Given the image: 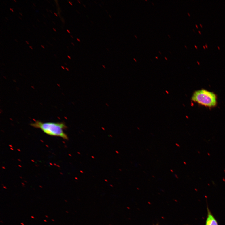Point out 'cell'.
<instances>
[{
    "label": "cell",
    "instance_id": "d6a6232c",
    "mask_svg": "<svg viewBox=\"0 0 225 225\" xmlns=\"http://www.w3.org/2000/svg\"><path fill=\"white\" fill-rule=\"evenodd\" d=\"M43 22V23H44V24H45L46 25V23H45V22Z\"/></svg>",
    "mask_w": 225,
    "mask_h": 225
},
{
    "label": "cell",
    "instance_id": "b9f144b4",
    "mask_svg": "<svg viewBox=\"0 0 225 225\" xmlns=\"http://www.w3.org/2000/svg\"><path fill=\"white\" fill-rule=\"evenodd\" d=\"M72 45H73V46H74V45L73 43H72Z\"/></svg>",
    "mask_w": 225,
    "mask_h": 225
},
{
    "label": "cell",
    "instance_id": "8fae6325",
    "mask_svg": "<svg viewBox=\"0 0 225 225\" xmlns=\"http://www.w3.org/2000/svg\"><path fill=\"white\" fill-rule=\"evenodd\" d=\"M205 46H206V48H208V46H207V45H206V44Z\"/></svg>",
    "mask_w": 225,
    "mask_h": 225
},
{
    "label": "cell",
    "instance_id": "9a60e30c",
    "mask_svg": "<svg viewBox=\"0 0 225 225\" xmlns=\"http://www.w3.org/2000/svg\"><path fill=\"white\" fill-rule=\"evenodd\" d=\"M67 31L69 32V33H70V31L68 30V29H67Z\"/></svg>",
    "mask_w": 225,
    "mask_h": 225
},
{
    "label": "cell",
    "instance_id": "ab89813d",
    "mask_svg": "<svg viewBox=\"0 0 225 225\" xmlns=\"http://www.w3.org/2000/svg\"><path fill=\"white\" fill-rule=\"evenodd\" d=\"M37 20L39 21V22H40V21L38 19H37Z\"/></svg>",
    "mask_w": 225,
    "mask_h": 225
},
{
    "label": "cell",
    "instance_id": "f546056e",
    "mask_svg": "<svg viewBox=\"0 0 225 225\" xmlns=\"http://www.w3.org/2000/svg\"><path fill=\"white\" fill-rule=\"evenodd\" d=\"M196 27H197V28H198V26L196 24Z\"/></svg>",
    "mask_w": 225,
    "mask_h": 225
},
{
    "label": "cell",
    "instance_id": "d590c367",
    "mask_svg": "<svg viewBox=\"0 0 225 225\" xmlns=\"http://www.w3.org/2000/svg\"><path fill=\"white\" fill-rule=\"evenodd\" d=\"M159 52V53H160V54H161V52H160V51H159V52Z\"/></svg>",
    "mask_w": 225,
    "mask_h": 225
},
{
    "label": "cell",
    "instance_id": "1f68e13d",
    "mask_svg": "<svg viewBox=\"0 0 225 225\" xmlns=\"http://www.w3.org/2000/svg\"><path fill=\"white\" fill-rule=\"evenodd\" d=\"M33 5H34L35 6V4H34V3H33Z\"/></svg>",
    "mask_w": 225,
    "mask_h": 225
},
{
    "label": "cell",
    "instance_id": "e575fe53",
    "mask_svg": "<svg viewBox=\"0 0 225 225\" xmlns=\"http://www.w3.org/2000/svg\"><path fill=\"white\" fill-rule=\"evenodd\" d=\"M134 60H135V61L136 62V60L135 59V58H134Z\"/></svg>",
    "mask_w": 225,
    "mask_h": 225
},
{
    "label": "cell",
    "instance_id": "52a82bcc",
    "mask_svg": "<svg viewBox=\"0 0 225 225\" xmlns=\"http://www.w3.org/2000/svg\"><path fill=\"white\" fill-rule=\"evenodd\" d=\"M41 46L43 48H45V47H44L43 45H41Z\"/></svg>",
    "mask_w": 225,
    "mask_h": 225
},
{
    "label": "cell",
    "instance_id": "d6986e66",
    "mask_svg": "<svg viewBox=\"0 0 225 225\" xmlns=\"http://www.w3.org/2000/svg\"><path fill=\"white\" fill-rule=\"evenodd\" d=\"M54 56H55V57H56V58H57V56H56V54H54Z\"/></svg>",
    "mask_w": 225,
    "mask_h": 225
},
{
    "label": "cell",
    "instance_id": "f1b7e54d",
    "mask_svg": "<svg viewBox=\"0 0 225 225\" xmlns=\"http://www.w3.org/2000/svg\"><path fill=\"white\" fill-rule=\"evenodd\" d=\"M184 46H185V47H186V49H187V47L186 46H185V45Z\"/></svg>",
    "mask_w": 225,
    "mask_h": 225
},
{
    "label": "cell",
    "instance_id": "836d02e7",
    "mask_svg": "<svg viewBox=\"0 0 225 225\" xmlns=\"http://www.w3.org/2000/svg\"><path fill=\"white\" fill-rule=\"evenodd\" d=\"M200 25H201V27H202V25H201V24H200Z\"/></svg>",
    "mask_w": 225,
    "mask_h": 225
},
{
    "label": "cell",
    "instance_id": "f6af8a7d",
    "mask_svg": "<svg viewBox=\"0 0 225 225\" xmlns=\"http://www.w3.org/2000/svg\"><path fill=\"white\" fill-rule=\"evenodd\" d=\"M71 36L72 37V38H73V37L71 35Z\"/></svg>",
    "mask_w": 225,
    "mask_h": 225
},
{
    "label": "cell",
    "instance_id": "7dc6e473",
    "mask_svg": "<svg viewBox=\"0 0 225 225\" xmlns=\"http://www.w3.org/2000/svg\"><path fill=\"white\" fill-rule=\"evenodd\" d=\"M152 4H153V5H154V3H153V2H152Z\"/></svg>",
    "mask_w": 225,
    "mask_h": 225
},
{
    "label": "cell",
    "instance_id": "f35d334b",
    "mask_svg": "<svg viewBox=\"0 0 225 225\" xmlns=\"http://www.w3.org/2000/svg\"><path fill=\"white\" fill-rule=\"evenodd\" d=\"M49 11H50V12H51V13H52V12L50 10H49Z\"/></svg>",
    "mask_w": 225,
    "mask_h": 225
},
{
    "label": "cell",
    "instance_id": "e0dca14e",
    "mask_svg": "<svg viewBox=\"0 0 225 225\" xmlns=\"http://www.w3.org/2000/svg\"><path fill=\"white\" fill-rule=\"evenodd\" d=\"M46 10H47V12H49L48 10V9H46Z\"/></svg>",
    "mask_w": 225,
    "mask_h": 225
},
{
    "label": "cell",
    "instance_id": "74e56055",
    "mask_svg": "<svg viewBox=\"0 0 225 225\" xmlns=\"http://www.w3.org/2000/svg\"><path fill=\"white\" fill-rule=\"evenodd\" d=\"M52 22H53V23H54V24H55V23L54 22V21H52Z\"/></svg>",
    "mask_w": 225,
    "mask_h": 225
},
{
    "label": "cell",
    "instance_id": "d4e9b609",
    "mask_svg": "<svg viewBox=\"0 0 225 225\" xmlns=\"http://www.w3.org/2000/svg\"><path fill=\"white\" fill-rule=\"evenodd\" d=\"M217 47L219 49V50L220 49V48L219 46H218Z\"/></svg>",
    "mask_w": 225,
    "mask_h": 225
},
{
    "label": "cell",
    "instance_id": "bcb514c9",
    "mask_svg": "<svg viewBox=\"0 0 225 225\" xmlns=\"http://www.w3.org/2000/svg\"><path fill=\"white\" fill-rule=\"evenodd\" d=\"M18 9H20V10H21V9H20V8H19V7H18Z\"/></svg>",
    "mask_w": 225,
    "mask_h": 225
},
{
    "label": "cell",
    "instance_id": "4dcf8cb0",
    "mask_svg": "<svg viewBox=\"0 0 225 225\" xmlns=\"http://www.w3.org/2000/svg\"><path fill=\"white\" fill-rule=\"evenodd\" d=\"M18 17H19L21 20H22V18H21V17L20 16H18Z\"/></svg>",
    "mask_w": 225,
    "mask_h": 225
},
{
    "label": "cell",
    "instance_id": "ba28073f",
    "mask_svg": "<svg viewBox=\"0 0 225 225\" xmlns=\"http://www.w3.org/2000/svg\"><path fill=\"white\" fill-rule=\"evenodd\" d=\"M77 40H78V41L79 42H80V39H78V38H77Z\"/></svg>",
    "mask_w": 225,
    "mask_h": 225
},
{
    "label": "cell",
    "instance_id": "4316f807",
    "mask_svg": "<svg viewBox=\"0 0 225 225\" xmlns=\"http://www.w3.org/2000/svg\"><path fill=\"white\" fill-rule=\"evenodd\" d=\"M168 36L169 37V38H171V36H169V35H168Z\"/></svg>",
    "mask_w": 225,
    "mask_h": 225
},
{
    "label": "cell",
    "instance_id": "8992f818",
    "mask_svg": "<svg viewBox=\"0 0 225 225\" xmlns=\"http://www.w3.org/2000/svg\"><path fill=\"white\" fill-rule=\"evenodd\" d=\"M10 10H12V12H13V9H12V8H10Z\"/></svg>",
    "mask_w": 225,
    "mask_h": 225
},
{
    "label": "cell",
    "instance_id": "44dd1931",
    "mask_svg": "<svg viewBox=\"0 0 225 225\" xmlns=\"http://www.w3.org/2000/svg\"><path fill=\"white\" fill-rule=\"evenodd\" d=\"M198 32H199V33H200V34H201V31H198Z\"/></svg>",
    "mask_w": 225,
    "mask_h": 225
},
{
    "label": "cell",
    "instance_id": "60d3db41",
    "mask_svg": "<svg viewBox=\"0 0 225 225\" xmlns=\"http://www.w3.org/2000/svg\"><path fill=\"white\" fill-rule=\"evenodd\" d=\"M33 27H34L35 28V27L34 26V25H33Z\"/></svg>",
    "mask_w": 225,
    "mask_h": 225
},
{
    "label": "cell",
    "instance_id": "7bdbcfd3",
    "mask_svg": "<svg viewBox=\"0 0 225 225\" xmlns=\"http://www.w3.org/2000/svg\"><path fill=\"white\" fill-rule=\"evenodd\" d=\"M33 8L34 9V10H35V8H34V7L33 6H32Z\"/></svg>",
    "mask_w": 225,
    "mask_h": 225
},
{
    "label": "cell",
    "instance_id": "603a6c76",
    "mask_svg": "<svg viewBox=\"0 0 225 225\" xmlns=\"http://www.w3.org/2000/svg\"><path fill=\"white\" fill-rule=\"evenodd\" d=\"M203 47H204V49H205V47L204 46H203Z\"/></svg>",
    "mask_w": 225,
    "mask_h": 225
},
{
    "label": "cell",
    "instance_id": "30bf717a",
    "mask_svg": "<svg viewBox=\"0 0 225 225\" xmlns=\"http://www.w3.org/2000/svg\"><path fill=\"white\" fill-rule=\"evenodd\" d=\"M53 29H54V31H56V29H55L54 28H53Z\"/></svg>",
    "mask_w": 225,
    "mask_h": 225
},
{
    "label": "cell",
    "instance_id": "ee69618b",
    "mask_svg": "<svg viewBox=\"0 0 225 225\" xmlns=\"http://www.w3.org/2000/svg\"><path fill=\"white\" fill-rule=\"evenodd\" d=\"M13 1H14L15 2H16V0H13Z\"/></svg>",
    "mask_w": 225,
    "mask_h": 225
},
{
    "label": "cell",
    "instance_id": "6da1fadb",
    "mask_svg": "<svg viewBox=\"0 0 225 225\" xmlns=\"http://www.w3.org/2000/svg\"><path fill=\"white\" fill-rule=\"evenodd\" d=\"M33 127L40 129L46 134L51 136L60 137L68 140L69 138L64 130L67 128L63 122H43L40 121H36L31 124Z\"/></svg>",
    "mask_w": 225,
    "mask_h": 225
},
{
    "label": "cell",
    "instance_id": "484cf974",
    "mask_svg": "<svg viewBox=\"0 0 225 225\" xmlns=\"http://www.w3.org/2000/svg\"><path fill=\"white\" fill-rule=\"evenodd\" d=\"M5 18H6V19L7 20H8V18H7V17H5Z\"/></svg>",
    "mask_w": 225,
    "mask_h": 225
},
{
    "label": "cell",
    "instance_id": "5b68a950",
    "mask_svg": "<svg viewBox=\"0 0 225 225\" xmlns=\"http://www.w3.org/2000/svg\"><path fill=\"white\" fill-rule=\"evenodd\" d=\"M194 46L196 49H198L196 45H194Z\"/></svg>",
    "mask_w": 225,
    "mask_h": 225
},
{
    "label": "cell",
    "instance_id": "cb8c5ba5",
    "mask_svg": "<svg viewBox=\"0 0 225 225\" xmlns=\"http://www.w3.org/2000/svg\"><path fill=\"white\" fill-rule=\"evenodd\" d=\"M25 42H26V43H27V44H29V43H28V41H25Z\"/></svg>",
    "mask_w": 225,
    "mask_h": 225
},
{
    "label": "cell",
    "instance_id": "7402d4cb",
    "mask_svg": "<svg viewBox=\"0 0 225 225\" xmlns=\"http://www.w3.org/2000/svg\"><path fill=\"white\" fill-rule=\"evenodd\" d=\"M19 14L21 15V16H23L22 15V14L20 12H19Z\"/></svg>",
    "mask_w": 225,
    "mask_h": 225
},
{
    "label": "cell",
    "instance_id": "681fc988",
    "mask_svg": "<svg viewBox=\"0 0 225 225\" xmlns=\"http://www.w3.org/2000/svg\"><path fill=\"white\" fill-rule=\"evenodd\" d=\"M53 39H54L55 40H56V39H55L54 38H53Z\"/></svg>",
    "mask_w": 225,
    "mask_h": 225
},
{
    "label": "cell",
    "instance_id": "3957f363",
    "mask_svg": "<svg viewBox=\"0 0 225 225\" xmlns=\"http://www.w3.org/2000/svg\"><path fill=\"white\" fill-rule=\"evenodd\" d=\"M207 215L205 225H218L215 217L212 215L208 206H207Z\"/></svg>",
    "mask_w": 225,
    "mask_h": 225
},
{
    "label": "cell",
    "instance_id": "f907efd6",
    "mask_svg": "<svg viewBox=\"0 0 225 225\" xmlns=\"http://www.w3.org/2000/svg\"><path fill=\"white\" fill-rule=\"evenodd\" d=\"M48 1V2H49V3H50V2L49 1Z\"/></svg>",
    "mask_w": 225,
    "mask_h": 225
},
{
    "label": "cell",
    "instance_id": "9c48e42d",
    "mask_svg": "<svg viewBox=\"0 0 225 225\" xmlns=\"http://www.w3.org/2000/svg\"><path fill=\"white\" fill-rule=\"evenodd\" d=\"M54 14L55 15V16H58L57 15V14L56 13H54Z\"/></svg>",
    "mask_w": 225,
    "mask_h": 225
},
{
    "label": "cell",
    "instance_id": "4fadbf2b",
    "mask_svg": "<svg viewBox=\"0 0 225 225\" xmlns=\"http://www.w3.org/2000/svg\"><path fill=\"white\" fill-rule=\"evenodd\" d=\"M187 14H188V15H189V16H190V14H189V13H187Z\"/></svg>",
    "mask_w": 225,
    "mask_h": 225
},
{
    "label": "cell",
    "instance_id": "5bb4252c",
    "mask_svg": "<svg viewBox=\"0 0 225 225\" xmlns=\"http://www.w3.org/2000/svg\"><path fill=\"white\" fill-rule=\"evenodd\" d=\"M165 59L166 60H167V59L166 58V57H165Z\"/></svg>",
    "mask_w": 225,
    "mask_h": 225
},
{
    "label": "cell",
    "instance_id": "277c9868",
    "mask_svg": "<svg viewBox=\"0 0 225 225\" xmlns=\"http://www.w3.org/2000/svg\"><path fill=\"white\" fill-rule=\"evenodd\" d=\"M29 47L30 48H31V49H33V48L32 47L30 46H29Z\"/></svg>",
    "mask_w": 225,
    "mask_h": 225
},
{
    "label": "cell",
    "instance_id": "83f0119b",
    "mask_svg": "<svg viewBox=\"0 0 225 225\" xmlns=\"http://www.w3.org/2000/svg\"><path fill=\"white\" fill-rule=\"evenodd\" d=\"M43 16H44V17H46V16H45V15H44V14H43Z\"/></svg>",
    "mask_w": 225,
    "mask_h": 225
},
{
    "label": "cell",
    "instance_id": "7c38bea8",
    "mask_svg": "<svg viewBox=\"0 0 225 225\" xmlns=\"http://www.w3.org/2000/svg\"><path fill=\"white\" fill-rule=\"evenodd\" d=\"M69 3L70 4H71V5H72V4L71 2H69Z\"/></svg>",
    "mask_w": 225,
    "mask_h": 225
},
{
    "label": "cell",
    "instance_id": "ac0fdd59",
    "mask_svg": "<svg viewBox=\"0 0 225 225\" xmlns=\"http://www.w3.org/2000/svg\"><path fill=\"white\" fill-rule=\"evenodd\" d=\"M135 38H136V39H137L138 38L137 37H136V36L135 35Z\"/></svg>",
    "mask_w": 225,
    "mask_h": 225
},
{
    "label": "cell",
    "instance_id": "c3c4849f",
    "mask_svg": "<svg viewBox=\"0 0 225 225\" xmlns=\"http://www.w3.org/2000/svg\"><path fill=\"white\" fill-rule=\"evenodd\" d=\"M52 5L54 7V6L53 4H52Z\"/></svg>",
    "mask_w": 225,
    "mask_h": 225
},
{
    "label": "cell",
    "instance_id": "8d00e7d4",
    "mask_svg": "<svg viewBox=\"0 0 225 225\" xmlns=\"http://www.w3.org/2000/svg\"><path fill=\"white\" fill-rule=\"evenodd\" d=\"M156 59H158V57H156Z\"/></svg>",
    "mask_w": 225,
    "mask_h": 225
},
{
    "label": "cell",
    "instance_id": "2e32d148",
    "mask_svg": "<svg viewBox=\"0 0 225 225\" xmlns=\"http://www.w3.org/2000/svg\"><path fill=\"white\" fill-rule=\"evenodd\" d=\"M68 58H70V59H71V57H70L69 56H68Z\"/></svg>",
    "mask_w": 225,
    "mask_h": 225
},
{
    "label": "cell",
    "instance_id": "7a4b0ae2",
    "mask_svg": "<svg viewBox=\"0 0 225 225\" xmlns=\"http://www.w3.org/2000/svg\"><path fill=\"white\" fill-rule=\"evenodd\" d=\"M191 100L199 105L209 108H215L217 105V97L213 92L202 89L195 91Z\"/></svg>",
    "mask_w": 225,
    "mask_h": 225
},
{
    "label": "cell",
    "instance_id": "ffe728a7",
    "mask_svg": "<svg viewBox=\"0 0 225 225\" xmlns=\"http://www.w3.org/2000/svg\"><path fill=\"white\" fill-rule=\"evenodd\" d=\"M15 40V41H16V42H18V41H17V39H15V40Z\"/></svg>",
    "mask_w": 225,
    "mask_h": 225
}]
</instances>
